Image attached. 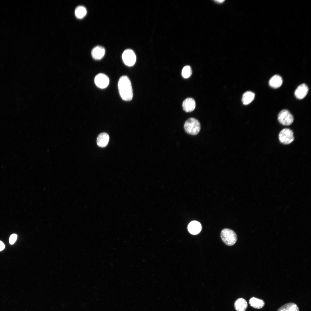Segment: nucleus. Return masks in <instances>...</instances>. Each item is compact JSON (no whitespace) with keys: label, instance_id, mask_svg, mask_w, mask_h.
<instances>
[{"label":"nucleus","instance_id":"nucleus-8","mask_svg":"<svg viewBox=\"0 0 311 311\" xmlns=\"http://www.w3.org/2000/svg\"><path fill=\"white\" fill-rule=\"evenodd\" d=\"M309 88L308 86L303 83L299 86L295 91V97L299 99L304 98L307 95Z\"/></svg>","mask_w":311,"mask_h":311},{"label":"nucleus","instance_id":"nucleus-11","mask_svg":"<svg viewBox=\"0 0 311 311\" xmlns=\"http://www.w3.org/2000/svg\"><path fill=\"white\" fill-rule=\"evenodd\" d=\"M109 139V135L105 132H102L98 136L96 140L97 145L100 147H104L108 145Z\"/></svg>","mask_w":311,"mask_h":311},{"label":"nucleus","instance_id":"nucleus-18","mask_svg":"<svg viewBox=\"0 0 311 311\" xmlns=\"http://www.w3.org/2000/svg\"><path fill=\"white\" fill-rule=\"evenodd\" d=\"M87 13L86 8L83 6H79L77 7L75 10V14L78 18H81L84 17Z\"/></svg>","mask_w":311,"mask_h":311},{"label":"nucleus","instance_id":"nucleus-19","mask_svg":"<svg viewBox=\"0 0 311 311\" xmlns=\"http://www.w3.org/2000/svg\"><path fill=\"white\" fill-rule=\"evenodd\" d=\"M192 73V70L190 66L186 65L183 68L182 71V75L185 78H187L191 75Z\"/></svg>","mask_w":311,"mask_h":311},{"label":"nucleus","instance_id":"nucleus-4","mask_svg":"<svg viewBox=\"0 0 311 311\" xmlns=\"http://www.w3.org/2000/svg\"><path fill=\"white\" fill-rule=\"evenodd\" d=\"M278 119L280 124L286 126L290 125L294 121L292 115L286 109H283L279 112L278 115Z\"/></svg>","mask_w":311,"mask_h":311},{"label":"nucleus","instance_id":"nucleus-2","mask_svg":"<svg viewBox=\"0 0 311 311\" xmlns=\"http://www.w3.org/2000/svg\"><path fill=\"white\" fill-rule=\"evenodd\" d=\"M184 128L187 133L191 135H196L198 134L201 128L200 124L199 121L192 117L189 118L185 122Z\"/></svg>","mask_w":311,"mask_h":311},{"label":"nucleus","instance_id":"nucleus-3","mask_svg":"<svg viewBox=\"0 0 311 311\" xmlns=\"http://www.w3.org/2000/svg\"><path fill=\"white\" fill-rule=\"evenodd\" d=\"M220 236L223 242L228 246L234 245L237 240V236L236 233L228 228H225L222 230Z\"/></svg>","mask_w":311,"mask_h":311},{"label":"nucleus","instance_id":"nucleus-21","mask_svg":"<svg viewBox=\"0 0 311 311\" xmlns=\"http://www.w3.org/2000/svg\"><path fill=\"white\" fill-rule=\"evenodd\" d=\"M5 248V245L3 242L0 241V251L3 250Z\"/></svg>","mask_w":311,"mask_h":311},{"label":"nucleus","instance_id":"nucleus-20","mask_svg":"<svg viewBox=\"0 0 311 311\" xmlns=\"http://www.w3.org/2000/svg\"><path fill=\"white\" fill-rule=\"evenodd\" d=\"M17 236L15 234H13L11 235L9 238V242L11 244H12L16 241Z\"/></svg>","mask_w":311,"mask_h":311},{"label":"nucleus","instance_id":"nucleus-1","mask_svg":"<svg viewBox=\"0 0 311 311\" xmlns=\"http://www.w3.org/2000/svg\"><path fill=\"white\" fill-rule=\"evenodd\" d=\"M118 86L119 93L122 99L125 101L131 100L133 97V92L128 77L126 76L121 77L119 80Z\"/></svg>","mask_w":311,"mask_h":311},{"label":"nucleus","instance_id":"nucleus-15","mask_svg":"<svg viewBox=\"0 0 311 311\" xmlns=\"http://www.w3.org/2000/svg\"><path fill=\"white\" fill-rule=\"evenodd\" d=\"M249 304L253 308L258 309L262 308L265 305L263 300L255 297H252L249 299Z\"/></svg>","mask_w":311,"mask_h":311},{"label":"nucleus","instance_id":"nucleus-5","mask_svg":"<svg viewBox=\"0 0 311 311\" xmlns=\"http://www.w3.org/2000/svg\"><path fill=\"white\" fill-rule=\"evenodd\" d=\"M278 137L280 142L285 145L290 144L294 139L293 131L287 128L282 130L279 134Z\"/></svg>","mask_w":311,"mask_h":311},{"label":"nucleus","instance_id":"nucleus-7","mask_svg":"<svg viewBox=\"0 0 311 311\" xmlns=\"http://www.w3.org/2000/svg\"><path fill=\"white\" fill-rule=\"evenodd\" d=\"M108 77L105 75L100 73L96 75L94 79V82L98 88L103 89L107 87L109 83Z\"/></svg>","mask_w":311,"mask_h":311},{"label":"nucleus","instance_id":"nucleus-6","mask_svg":"<svg viewBox=\"0 0 311 311\" xmlns=\"http://www.w3.org/2000/svg\"><path fill=\"white\" fill-rule=\"evenodd\" d=\"M122 58L125 64L128 66L134 65L136 60L135 54L130 49H127L124 51L122 55Z\"/></svg>","mask_w":311,"mask_h":311},{"label":"nucleus","instance_id":"nucleus-17","mask_svg":"<svg viewBox=\"0 0 311 311\" xmlns=\"http://www.w3.org/2000/svg\"><path fill=\"white\" fill-rule=\"evenodd\" d=\"M277 311H299L297 305L293 303L286 304L280 307Z\"/></svg>","mask_w":311,"mask_h":311},{"label":"nucleus","instance_id":"nucleus-14","mask_svg":"<svg viewBox=\"0 0 311 311\" xmlns=\"http://www.w3.org/2000/svg\"><path fill=\"white\" fill-rule=\"evenodd\" d=\"M248 306L246 301L243 298H239L234 303V307L237 311H245Z\"/></svg>","mask_w":311,"mask_h":311},{"label":"nucleus","instance_id":"nucleus-13","mask_svg":"<svg viewBox=\"0 0 311 311\" xmlns=\"http://www.w3.org/2000/svg\"><path fill=\"white\" fill-rule=\"evenodd\" d=\"M282 82V77L278 75H276L271 78L269 80V84L271 87L274 88H277L281 86Z\"/></svg>","mask_w":311,"mask_h":311},{"label":"nucleus","instance_id":"nucleus-22","mask_svg":"<svg viewBox=\"0 0 311 311\" xmlns=\"http://www.w3.org/2000/svg\"><path fill=\"white\" fill-rule=\"evenodd\" d=\"M216 2L218 3H221L224 1V0H216L215 1Z\"/></svg>","mask_w":311,"mask_h":311},{"label":"nucleus","instance_id":"nucleus-10","mask_svg":"<svg viewBox=\"0 0 311 311\" xmlns=\"http://www.w3.org/2000/svg\"><path fill=\"white\" fill-rule=\"evenodd\" d=\"M105 53V50L103 47L97 46L92 50L91 54L93 58L96 60L101 59Z\"/></svg>","mask_w":311,"mask_h":311},{"label":"nucleus","instance_id":"nucleus-16","mask_svg":"<svg viewBox=\"0 0 311 311\" xmlns=\"http://www.w3.org/2000/svg\"><path fill=\"white\" fill-rule=\"evenodd\" d=\"M255 96L254 93L251 91H248L244 93L242 98L243 104L246 105L250 103L254 99Z\"/></svg>","mask_w":311,"mask_h":311},{"label":"nucleus","instance_id":"nucleus-12","mask_svg":"<svg viewBox=\"0 0 311 311\" xmlns=\"http://www.w3.org/2000/svg\"><path fill=\"white\" fill-rule=\"evenodd\" d=\"M202 226L200 222L194 221L189 223L188 226L189 232L191 234L196 235L199 233L201 230Z\"/></svg>","mask_w":311,"mask_h":311},{"label":"nucleus","instance_id":"nucleus-9","mask_svg":"<svg viewBox=\"0 0 311 311\" xmlns=\"http://www.w3.org/2000/svg\"><path fill=\"white\" fill-rule=\"evenodd\" d=\"M183 110L187 112L193 111L196 107V102L194 100L191 98H188L185 99L182 104Z\"/></svg>","mask_w":311,"mask_h":311}]
</instances>
